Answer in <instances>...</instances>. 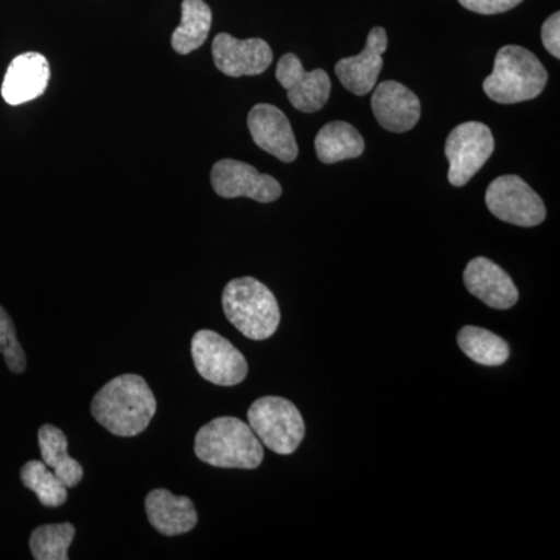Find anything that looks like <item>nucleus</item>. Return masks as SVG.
<instances>
[{
	"mask_svg": "<svg viewBox=\"0 0 560 560\" xmlns=\"http://www.w3.org/2000/svg\"><path fill=\"white\" fill-rule=\"evenodd\" d=\"M212 57L217 69L224 75H260L270 68L272 50L267 40L260 38L237 39L230 33H220L212 43Z\"/></svg>",
	"mask_w": 560,
	"mask_h": 560,
	"instance_id": "9b49d317",
	"label": "nucleus"
},
{
	"mask_svg": "<svg viewBox=\"0 0 560 560\" xmlns=\"http://www.w3.org/2000/svg\"><path fill=\"white\" fill-rule=\"evenodd\" d=\"M458 346L470 360L481 366H501L511 355L508 342L482 327H463L458 334Z\"/></svg>",
	"mask_w": 560,
	"mask_h": 560,
	"instance_id": "412c9836",
	"label": "nucleus"
},
{
	"mask_svg": "<svg viewBox=\"0 0 560 560\" xmlns=\"http://www.w3.org/2000/svg\"><path fill=\"white\" fill-rule=\"evenodd\" d=\"M248 425L261 445L278 455L298 451L305 436V422L296 405L278 396L260 397L248 410Z\"/></svg>",
	"mask_w": 560,
	"mask_h": 560,
	"instance_id": "39448f33",
	"label": "nucleus"
},
{
	"mask_svg": "<svg viewBox=\"0 0 560 560\" xmlns=\"http://www.w3.org/2000/svg\"><path fill=\"white\" fill-rule=\"evenodd\" d=\"M248 128L254 142L271 156L282 162L296 160L300 149L293 128L285 114L276 106L267 103L254 106L248 116Z\"/></svg>",
	"mask_w": 560,
	"mask_h": 560,
	"instance_id": "ddd939ff",
	"label": "nucleus"
},
{
	"mask_svg": "<svg viewBox=\"0 0 560 560\" xmlns=\"http://www.w3.org/2000/svg\"><path fill=\"white\" fill-rule=\"evenodd\" d=\"M276 79L287 91L291 105L302 113H316L329 101L331 83L326 70L316 69L307 72L294 54H287L280 58Z\"/></svg>",
	"mask_w": 560,
	"mask_h": 560,
	"instance_id": "9d476101",
	"label": "nucleus"
},
{
	"mask_svg": "<svg viewBox=\"0 0 560 560\" xmlns=\"http://www.w3.org/2000/svg\"><path fill=\"white\" fill-rule=\"evenodd\" d=\"M464 285L475 298L495 311H508L518 301L514 280L503 268L486 257H477L467 264Z\"/></svg>",
	"mask_w": 560,
	"mask_h": 560,
	"instance_id": "4468645a",
	"label": "nucleus"
},
{
	"mask_svg": "<svg viewBox=\"0 0 560 560\" xmlns=\"http://www.w3.org/2000/svg\"><path fill=\"white\" fill-rule=\"evenodd\" d=\"M210 180L215 194L223 198L246 197L257 202H272L282 195L278 180L241 161L217 162L210 173Z\"/></svg>",
	"mask_w": 560,
	"mask_h": 560,
	"instance_id": "1a4fd4ad",
	"label": "nucleus"
},
{
	"mask_svg": "<svg viewBox=\"0 0 560 560\" xmlns=\"http://www.w3.org/2000/svg\"><path fill=\"white\" fill-rule=\"evenodd\" d=\"M493 149L495 140L485 124L466 121L458 125L445 142V156L451 162L448 180L452 186H466L492 156Z\"/></svg>",
	"mask_w": 560,
	"mask_h": 560,
	"instance_id": "0eeeda50",
	"label": "nucleus"
},
{
	"mask_svg": "<svg viewBox=\"0 0 560 560\" xmlns=\"http://www.w3.org/2000/svg\"><path fill=\"white\" fill-rule=\"evenodd\" d=\"M523 0H459L464 9L480 14H499L515 9Z\"/></svg>",
	"mask_w": 560,
	"mask_h": 560,
	"instance_id": "393cba45",
	"label": "nucleus"
},
{
	"mask_svg": "<svg viewBox=\"0 0 560 560\" xmlns=\"http://www.w3.org/2000/svg\"><path fill=\"white\" fill-rule=\"evenodd\" d=\"M541 43L552 57L560 58V14L555 13L541 25Z\"/></svg>",
	"mask_w": 560,
	"mask_h": 560,
	"instance_id": "a878e982",
	"label": "nucleus"
},
{
	"mask_svg": "<svg viewBox=\"0 0 560 560\" xmlns=\"http://www.w3.org/2000/svg\"><path fill=\"white\" fill-rule=\"evenodd\" d=\"M315 149L320 162L335 164L360 158L364 151V139L348 121H330L316 136Z\"/></svg>",
	"mask_w": 560,
	"mask_h": 560,
	"instance_id": "6ab92c4d",
	"label": "nucleus"
},
{
	"mask_svg": "<svg viewBox=\"0 0 560 560\" xmlns=\"http://www.w3.org/2000/svg\"><path fill=\"white\" fill-rule=\"evenodd\" d=\"M75 537L72 523L39 526L31 536V550L36 560H68L69 547Z\"/></svg>",
	"mask_w": 560,
	"mask_h": 560,
	"instance_id": "5701e85b",
	"label": "nucleus"
},
{
	"mask_svg": "<svg viewBox=\"0 0 560 560\" xmlns=\"http://www.w3.org/2000/svg\"><path fill=\"white\" fill-rule=\"evenodd\" d=\"M223 311L235 329L254 341L276 334L280 308L272 291L254 278L231 280L223 291Z\"/></svg>",
	"mask_w": 560,
	"mask_h": 560,
	"instance_id": "20e7f679",
	"label": "nucleus"
},
{
	"mask_svg": "<svg viewBox=\"0 0 560 560\" xmlns=\"http://www.w3.org/2000/svg\"><path fill=\"white\" fill-rule=\"evenodd\" d=\"M145 511L151 526L167 537L189 533L198 523L194 501L189 497L175 495L167 489L151 490L147 495Z\"/></svg>",
	"mask_w": 560,
	"mask_h": 560,
	"instance_id": "f3484780",
	"label": "nucleus"
},
{
	"mask_svg": "<svg viewBox=\"0 0 560 560\" xmlns=\"http://www.w3.org/2000/svg\"><path fill=\"white\" fill-rule=\"evenodd\" d=\"M0 353L5 357L7 366L14 374H22L27 368V359L18 341L13 319L3 311V307H0Z\"/></svg>",
	"mask_w": 560,
	"mask_h": 560,
	"instance_id": "b1692460",
	"label": "nucleus"
},
{
	"mask_svg": "<svg viewBox=\"0 0 560 560\" xmlns=\"http://www.w3.org/2000/svg\"><path fill=\"white\" fill-rule=\"evenodd\" d=\"M50 66L44 55L27 51L10 62L2 83L3 101L11 106L40 97L49 86Z\"/></svg>",
	"mask_w": 560,
	"mask_h": 560,
	"instance_id": "2eb2a0df",
	"label": "nucleus"
},
{
	"mask_svg": "<svg viewBox=\"0 0 560 560\" xmlns=\"http://www.w3.org/2000/svg\"><path fill=\"white\" fill-rule=\"evenodd\" d=\"M21 481L28 490L36 493L40 504L46 508H60L68 501V488L43 463V460H28L21 469Z\"/></svg>",
	"mask_w": 560,
	"mask_h": 560,
	"instance_id": "4be33fe9",
	"label": "nucleus"
},
{
	"mask_svg": "<svg viewBox=\"0 0 560 560\" xmlns=\"http://www.w3.org/2000/svg\"><path fill=\"white\" fill-rule=\"evenodd\" d=\"M486 206L492 215L521 228L544 223L547 209L539 195L515 175L500 176L486 191Z\"/></svg>",
	"mask_w": 560,
	"mask_h": 560,
	"instance_id": "6e6552de",
	"label": "nucleus"
},
{
	"mask_svg": "<svg viewBox=\"0 0 560 560\" xmlns=\"http://www.w3.org/2000/svg\"><path fill=\"white\" fill-rule=\"evenodd\" d=\"M195 455L220 469L253 470L264 460V445L248 423L231 416L210 420L195 436Z\"/></svg>",
	"mask_w": 560,
	"mask_h": 560,
	"instance_id": "f03ea898",
	"label": "nucleus"
},
{
	"mask_svg": "<svg viewBox=\"0 0 560 560\" xmlns=\"http://www.w3.org/2000/svg\"><path fill=\"white\" fill-rule=\"evenodd\" d=\"M191 359L205 381L235 386L248 375V361L231 341L213 330H200L191 338Z\"/></svg>",
	"mask_w": 560,
	"mask_h": 560,
	"instance_id": "423d86ee",
	"label": "nucleus"
},
{
	"mask_svg": "<svg viewBox=\"0 0 560 560\" xmlns=\"http://www.w3.org/2000/svg\"><path fill=\"white\" fill-rule=\"evenodd\" d=\"M548 72L533 51L521 46L501 47L493 72L482 83L486 95L501 105H514L539 97Z\"/></svg>",
	"mask_w": 560,
	"mask_h": 560,
	"instance_id": "7ed1b4c3",
	"label": "nucleus"
},
{
	"mask_svg": "<svg viewBox=\"0 0 560 560\" xmlns=\"http://www.w3.org/2000/svg\"><path fill=\"white\" fill-rule=\"evenodd\" d=\"M388 47L385 28H372L368 35L366 47L357 57L342 58L335 66V73L342 86L355 95H366L377 86L383 68L382 55Z\"/></svg>",
	"mask_w": 560,
	"mask_h": 560,
	"instance_id": "f8f14e48",
	"label": "nucleus"
},
{
	"mask_svg": "<svg viewBox=\"0 0 560 560\" xmlns=\"http://www.w3.org/2000/svg\"><path fill=\"white\" fill-rule=\"evenodd\" d=\"M371 105L375 119L386 131H410L420 119L418 95L399 81H383L378 84Z\"/></svg>",
	"mask_w": 560,
	"mask_h": 560,
	"instance_id": "dca6fc26",
	"label": "nucleus"
},
{
	"mask_svg": "<svg viewBox=\"0 0 560 560\" xmlns=\"http://www.w3.org/2000/svg\"><path fill=\"white\" fill-rule=\"evenodd\" d=\"M38 442L43 463L65 482L66 488L79 486L83 480V467L79 460L70 458L68 438L62 430L46 423L38 431Z\"/></svg>",
	"mask_w": 560,
	"mask_h": 560,
	"instance_id": "a211bd4d",
	"label": "nucleus"
},
{
	"mask_svg": "<svg viewBox=\"0 0 560 560\" xmlns=\"http://www.w3.org/2000/svg\"><path fill=\"white\" fill-rule=\"evenodd\" d=\"M212 25V10L205 0H184L180 5V24L172 35L173 50L189 55L200 49L208 39Z\"/></svg>",
	"mask_w": 560,
	"mask_h": 560,
	"instance_id": "aec40b11",
	"label": "nucleus"
},
{
	"mask_svg": "<svg viewBox=\"0 0 560 560\" xmlns=\"http://www.w3.org/2000/svg\"><path fill=\"white\" fill-rule=\"evenodd\" d=\"M156 397L145 378L125 374L113 378L91 404V412L98 423L120 438H132L149 429L156 415Z\"/></svg>",
	"mask_w": 560,
	"mask_h": 560,
	"instance_id": "f257e3e1",
	"label": "nucleus"
}]
</instances>
